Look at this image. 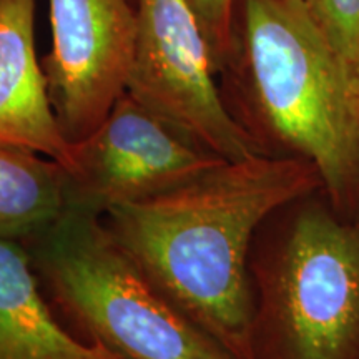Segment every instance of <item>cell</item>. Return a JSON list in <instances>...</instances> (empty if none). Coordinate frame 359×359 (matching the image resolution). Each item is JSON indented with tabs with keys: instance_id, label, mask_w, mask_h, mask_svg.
<instances>
[{
	"instance_id": "cell-12",
	"label": "cell",
	"mask_w": 359,
	"mask_h": 359,
	"mask_svg": "<svg viewBox=\"0 0 359 359\" xmlns=\"http://www.w3.org/2000/svg\"><path fill=\"white\" fill-rule=\"evenodd\" d=\"M212 52L217 75L235 47L238 0H188Z\"/></svg>"
},
{
	"instance_id": "cell-11",
	"label": "cell",
	"mask_w": 359,
	"mask_h": 359,
	"mask_svg": "<svg viewBox=\"0 0 359 359\" xmlns=\"http://www.w3.org/2000/svg\"><path fill=\"white\" fill-rule=\"evenodd\" d=\"M330 48L359 92V0H285Z\"/></svg>"
},
{
	"instance_id": "cell-1",
	"label": "cell",
	"mask_w": 359,
	"mask_h": 359,
	"mask_svg": "<svg viewBox=\"0 0 359 359\" xmlns=\"http://www.w3.org/2000/svg\"><path fill=\"white\" fill-rule=\"evenodd\" d=\"M323 188L314 165L257 154L224 160L103 222L130 258L196 330L233 359H250V251L281 206Z\"/></svg>"
},
{
	"instance_id": "cell-10",
	"label": "cell",
	"mask_w": 359,
	"mask_h": 359,
	"mask_svg": "<svg viewBox=\"0 0 359 359\" xmlns=\"http://www.w3.org/2000/svg\"><path fill=\"white\" fill-rule=\"evenodd\" d=\"M65 208V170L34 151L0 143V238L29 240Z\"/></svg>"
},
{
	"instance_id": "cell-5",
	"label": "cell",
	"mask_w": 359,
	"mask_h": 359,
	"mask_svg": "<svg viewBox=\"0 0 359 359\" xmlns=\"http://www.w3.org/2000/svg\"><path fill=\"white\" fill-rule=\"evenodd\" d=\"M127 93L187 140L224 160L263 154L236 122L188 0H137Z\"/></svg>"
},
{
	"instance_id": "cell-8",
	"label": "cell",
	"mask_w": 359,
	"mask_h": 359,
	"mask_svg": "<svg viewBox=\"0 0 359 359\" xmlns=\"http://www.w3.org/2000/svg\"><path fill=\"white\" fill-rule=\"evenodd\" d=\"M37 0H0V143L34 151L69 173L74 145L48 97L35 50Z\"/></svg>"
},
{
	"instance_id": "cell-4",
	"label": "cell",
	"mask_w": 359,
	"mask_h": 359,
	"mask_svg": "<svg viewBox=\"0 0 359 359\" xmlns=\"http://www.w3.org/2000/svg\"><path fill=\"white\" fill-rule=\"evenodd\" d=\"M80 338L123 359H233L156 290L102 215L70 208L20 241Z\"/></svg>"
},
{
	"instance_id": "cell-9",
	"label": "cell",
	"mask_w": 359,
	"mask_h": 359,
	"mask_svg": "<svg viewBox=\"0 0 359 359\" xmlns=\"http://www.w3.org/2000/svg\"><path fill=\"white\" fill-rule=\"evenodd\" d=\"M0 359H123L62 326L24 243L0 238Z\"/></svg>"
},
{
	"instance_id": "cell-6",
	"label": "cell",
	"mask_w": 359,
	"mask_h": 359,
	"mask_svg": "<svg viewBox=\"0 0 359 359\" xmlns=\"http://www.w3.org/2000/svg\"><path fill=\"white\" fill-rule=\"evenodd\" d=\"M74 145L67 206L97 215L151 198L224 161L187 140L127 92Z\"/></svg>"
},
{
	"instance_id": "cell-2",
	"label": "cell",
	"mask_w": 359,
	"mask_h": 359,
	"mask_svg": "<svg viewBox=\"0 0 359 359\" xmlns=\"http://www.w3.org/2000/svg\"><path fill=\"white\" fill-rule=\"evenodd\" d=\"M238 6L240 30L219 72L231 75V115L263 154L309 161L334 208L359 213V92L285 0Z\"/></svg>"
},
{
	"instance_id": "cell-7",
	"label": "cell",
	"mask_w": 359,
	"mask_h": 359,
	"mask_svg": "<svg viewBox=\"0 0 359 359\" xmlns=\"http://www.w3.org/2000/svg\"><path fill=\"white\" fill-rule=\"evenodd\" d=\"M52 48L43 58L48 97L67 140H83L127 92L137 47L132 0H48Z\"/></svg>"
},
{
	"instance_id": "cell-3",
	"label": "cell",
	"mask_w": 359,
	"mask_h": 359,
	"mask_svg": "<svg viewBox=\"0 0 359 359\" xmlns=\"http://www.w3.org/2000/svg\"><path fill=\"white\" fill-rule=\"evenodd\" d=\"M250 359H359V213L323 188L281 206L250 251Z\"/></svg>"
}]
</instances>
